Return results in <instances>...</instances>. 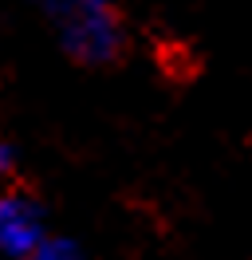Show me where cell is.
<instances>
[{
  "label": "cell",
  "mask_w": 252,
  "mask_h": 260,
  "mask_svg": "<svg viewBox=\"0 0 252 260\" xmlns=\"http://www.w3.org/2000/svg\"><path fill=\"white\" fill-rule=\"evenodd\" d=\"M36 8L75 63L107 67L122 55L126 28L114 0H36Z\"/></svg>",
  "instance_id": "1"
},
{
  "label": "cell",
  "mask_w": 252,
  "mask_h": 260,
  "mask_svg": "<svg viewBox=\"0 0 252 260\" xmlns=\"http://www.w3.org/2000/svg\"><path fill=\"white\" fill-rule=\"evenodd\" d=\"M47 241L44 209L20 189H0V256L28 260Z\"/></svg>",
  "instance_id": "2"
},
{
  "label": "cell",
  "mask_w": 252,
  "mask_h": 260,
  "mask_svg": "<svg viewBox=\"0 0 252 260\" xmlns=\"http://www.w3.org/2000/svg\"><path fill=\"white\" fill-rule=\"evenodd\" d=\"M28 260H91V256L83 252V244L67 241V237H47Z\"/></svg>",
  "instance_id": "3"
},
{
  "label": "cell",
  "mask_w": 252,
  "mask_h": 260,
  "mask_svg": "<svg viewBox=\"0 0 252 260\" xmlns=\"http://www.w3.org/2000/svg\"><path fill=\"white\" fill-rule=\"evenodd\" d=\"M12 174H16V150L8 146L4 138H0V185L12 178Z\"/></svg>",
  "instance_id": "4"
}]
</instances>
